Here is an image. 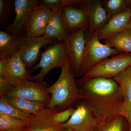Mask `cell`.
I'll return each instance as SVG.
<instances>
[{
	"instance_id": "25",
	"label": "cell",
	"mask_w": 131,
	"mask_h": 131,
	"mask_svg": "<svg viewBox=\"0 0 131 131\" xmlns=\"http://www.w3.org/2000/svg\"><path fill=\"white\" fill-rule=\"evenodd\" d=\"M108 20L115 15L124 11L131 5V1L125 0L101 1Z\"/></svg>"
},
{
	"instance_id": "21",
	"label": "cell",
	"mask_w": 131,
	"mask_h": 131,
	"mask_svg": "<svg viewBox=\"0 0 131 131\" xmlns=\"http://www.w3.org/2000/svg\"><path fill=\"white\" fill-rule=\"evenodd\" d=\"M113 79L119 87L124 101L131 103V65Z\"/></svg>"
},
{
	"instance_id": "31",
	"label": "cell",
	"mask_w": 131,
	"mask_h": 131,
	"mask_svg": "<svg viewBox=\"0 0 131 131\" xmlns=\"http://www.w3.org/2000/svg\"><path fill=\"white\" fill-rule=\"evenodd\" d=\"M8 65L7 58H0V76L3 75L6 71Z\"/></svg>"
},
{
	"instance_id": "11",
	"label": "cell",
	"mask_w": 131,
	"mask_h": 131,
	"mask_svg": "<svg viewBox=\"0 0 131 131\" xmlns=\"http://www.w3.org/2000/svg\"><path fill=\"white\" fill-rule=\"evenodd\" d=\"M78 8L82 9L86 15L89 32H98L108 20L100 0H81Z\"/></svg>"
},
{
	"instance_id": "15",
	"label": "cell",
	"mask_w": 131,
	"mask_h": 131,
	"mask_svg": "<svg viewBox=\"0 0 131 131\" xmlns=\"http://www.w3.org/2000/svg\"><path fill=\"white\" fill-rule=\"evenodd\" d=\"M62 15L68 35L89 27L88 18L81 8L64 7L62 10Z\"/></svg>"
},
{
	"instance_id": "6",
	"label": "cell",
	"mask_w": 131,
	"mask_h": 131,
	"mask_svg": "<svg viewBox=\"0 0 131 131\" xmlns=\"http://www.w3.org/2000/svg\"><path fill=\"white\" fill-rule=\"evenodd\" d=\"M74 112L67 122L62 124L64 129L74 131H95L100 125L93 109L83 100L76 103Z\"/></svg>"
},
{
	"instance_id": "16",
	"label": "cell",
	"mask_w": 131,
	"mask_h": 131,
	"mask_svg": "<svg viewBox=\"0 0 131 131\" xmlns=\"http://www.w3.org/2000/svg\"><path fill=\"white\" fill-rule=\"evenodd\" d=\"M59 111L56 108L47 107L39 114L34 115L28 125L29 131H61L64 129L62 124H55L52 121L54 114Z\"/></svg>"
},
{
	"instance_id": "22",
	"label": "cell",
	"mask_w": 131,
	"mask_h": 131,
	"mask_svg": "<svg viewBox=\"0 0 131 131\" xmlns=\"http://www.w3.org/2000/svg\"><path fill=\"white\" fill-rule=\"evenodd\" d=\"M0 113L9 115L21 120L26 123L28 126L34 115L23 112L12 106L7 102L5 96L1 97L0 99Z\"/></svg>"
},
{
	"instance_id": "5",
	"label": "cell",
	"mask_w": 131,
	"mask_h": 131,
	"mask_svg": "<svg viewBox=\"0 0 131 131\" xmlns=\"http://www.w3.org/2000/svg\"><path fill=\"white\" fill-rule=\"evenodd\" d=\"M131 65V53L122 52L99 62L82 77L114 79Z\"/></svg>"
},
{
	"instance_id": "7",
	"label": "cell",
	"mask_w": 131,
	"mask_h": 131,
	"mask_svg": "<svg viewBox=\"0 0 131 131\" xmlns=\"http://www.w3.org/2000/svg\"><path fill=\"white\" fill-rule=\"evenodd\" d=\"M48 84L44 82L27 81L14 86H11L5 96L17 97L38 102L47 105L51 95L48 92Z\"/></svg>"
},
{
	"instance_id": "29",
	"label": "cell",
	"mask_w": 131,
	"mask_h": 131,
	"mask_svg": "<svg viewBox=\"0 0 131 131\" xmlns=\"http://www.w3.org/2000/svg\"><path fill=\"white\" fill-rule=\"evenodd\" d=\"M119 114L126 119L131 129V103L124 101L120 107Z\"/></svg>"
},
{
	"instance_id": "1",
	"label": "cell",
	"mask_w": 131,
	"mask_h": 131,
	"mask_svg": "<svg viewBox=\"0 0 131 131\" xmlns=\"http://www.w3.org/2000/svg\"><path fill=\"white\" fill-rule=\"evenodd\" d=\"M82 100L93 109L100 125L113 119L119 114L120 107L124 101L119 87L113 79L103 78L76 80Z\"/></svg>"
},
{
	"instance_id": "13",
	"label": "cell",
	"mask_w": 131,
	"mask_h": 131,
	"mask_svg": "<svg viewBox=\"0 0 131 131\" xmlns=\"http://www.w3.org/2000/svg\"><path fill=\"white\" fill-rule=\"evenodd\" d=\"M131 18V5L125 9L112 16L97 32L99 40H104L127 28Z\"/></svg>"
},
{
	"instance_id": "35",
	"label": "cell",
	"mask_w": 131,
	"mask_h": 131,
	"mask_svg": "<svg viewBox=\"0 0 131 131\" xmlns=\"http://www.w3.org/2000/svg\"><path fill=\"white\" fill-rule=\"evenodd\" d=\"M130 131H131V129H130Z\"/></svg>"
},
{
	"instance_id": "10",
	"label": "cell",
	"mask_w": 131,
	"mask_h": 131,
	"mask_svg": "<svg viewBox=\"0 0 131 131\" xmlns=\"http://www.w3.org/2000/svg\"><path fill=\"white\" fill-rule=\"evenodd\" d=\"M56 41L55 39L43 35L31 37L25 36L23 43L17 52L27 69L28 70L36 65L40 49L42 47L46 45L53 44Z\"/></svg>"
},
{
	"instance_id": "34",
	"label": "cell",
	"mask_w": 131,
	"mask_h": 131,
	"mask_svg": "<svg viewBox=\"0 0 131 131\" xmlns=\"http://www.w3.org/2000/svg\"><path fill=\"white\" fill-rule=\"evenodd\" d=\"M61 131H74L73 130H66V129H64V130H62Z\"/></svg>"
},
{
	"instance_id": "14",
	"label": "cell",
	"mask_w": 131,
	"mask_h": 131,
	"mask_svg": "<svg viewBox=\"0 0 131 131\" xmlns=\"http://www.w3.org/2000/svg\"><path fill=\"white\" fill-rule=\"evenodd\" d=\"M51 10L38 6L32 13L27 27L25 36L28 37L43 36L51 14Z\"/></svg>"
},
{
	"instance_id": "33",
	"label": "cell",
	"mask_w": 131,
	"mask_h": 131,
	"mask_svg": "<svg viewBox=\"0 0 131 131\" xmlns=\"http://www.w3.org/2000/svg\"><path fill=\"white\" fill-rule=\"evenodd\" d=\"M127 28H131V18L130 19V21H129V24L127 26Z\"/></svg>"
},
{
	"instance_id": "23",
	"label": "cell",
	"mask_w": 131,
	"mask_h": 131,
	"mask_svg": "<svg viewBox=\"0 0 131 131\" xmlns=\"http://www.w3.org/2000/svg\"><path fill=\"white\" fill-rule=\"evenodd\" d=\"M28 128L26 123L9 115L0 113V131L23 130Z\"/></svg>"
},
{
	"instance_id": "19",
	"label": "cell",
	"mask_w": 131,
	"mask_h": 131,
	"mask_svg": "<svg viewBox=\"0 0 131 131\" xmlns=\"http://www.w3.org/2000/svg\"><path fill=\"white\" fill-rule=\"evenodd\" d=\"M105 44L119 52L131 53V29L127 28L104 39Z\"/></svg>"
},
{
	"instance_id": "30",
	"label": "cell",
	"mask_w": 131,
	"mask_h": 131,
	"mask_svg": "<svg viewBox=\"0 0 131 131\" xmlns=\"http://www.w3.org/2000/svg\"><path fill=\"white\" fill-rule=\"evenodd\" d=\"M11 86L3 78L0 77V96H5V94L11 88Z\"/></svg>"
},
{
	"instance_id": "4",
	"label": "cell",
	"mask_w": 131,
	"mask_h": 131,
	"mask_svg": "<svg viewBox=\"0 0 131 131\" xmlns=\"http://www.w3.org/2000/svg\"><path fill=\"white\" fill-rule=\"evenodd\" d=\"M97 33V32L91 33L88 31L86 35V46L80 73L81 77L103 59L122 53L101 43Z\"/></svg>"
},
{
	"instance_id": "26",
	"label": "cell",
	"mask_w": 131,
	"mask_h": 131,
	"mask_svg": "<svg viewBox=\"0 0 131 131\" xmlns=\"http://www.w3.org/2000/svg\"><path fill=\"white\" fill-rule=\"evenodd\" d=\"M13 2L8 0H0V22L6 24L9 20L12 15Z\"/></svg>"
},
{
	"instance_id": "18",
	"label": "cell",
	"mask_w": 131,
	"mask_h": 131,
	"mask_svg": "<svg viewBox=\"0 0 131 131\" xmlns=\"http://www.w3.org/2000/svg\"><path fill=\"white\" fill-rule=\"evenodd\" d=\"M25 36L10 35L5 31H1L0 58L7 57L18 51L23 43Z\"/></svg>"
},
{
	"instance_id": "24",
	"label": "cell",
	"mask_w": 131,
	"mask_h": 131,
	"mask_svg": "<svg viewBox=\"0 0 131 131\" xmlns=\"http://www.w3.org/2000/svg\"><path fill=\"white\" fill-rule=\"evenodd\" d=\"M130 127L126 119L121 115L100 126L95 131H130Z\"/></svg>"
},
{
	"instance_id": "3",
	"label": "cell",
	"mask_w": 131,
	"mask_h": 131,
	"mask_svg": "<svg viewBox=\"0 0 131 131\" xmlns=\"http://www.w3.org/2000/svg\"><path fill=\"white\" fill-rule=\"evenodd\" d=\"M69 66V59L65 42L57 41L41 54L39 62L32 68L33 71L40 68V71L37 75L32 76L31 81L43 82L45 76L52 70Z\"/></svg>"
},
{
	"instance_id": "28",
	"label": "cell",
	"mask_w": 131,
	"mask_h": 131,
	"mask_svg": "<svg viewBox=\"0 0 131 131\" xmlns=\"http://www.w3.org/2000/svg\"><path fill=\"white\" fill-rule=\"evenodd\" d=\"M38 6L52 10L54 9L62 10L61 0H41Z\"/></svg>"
},
{
	"instance_id": "12",
	"label": "cell",
	"mask_w": 131,
	"mask_h": 131,
	"mask_svg": "<svg viewBox=\"0 0 131 131\" xmlns=\"http://www.w3.org/2000/svg\"><path fill=\"white\" fill-rule=\"evenodd\" d=\"M7 58L8 65L6 71L3 75L0 77L4 78L11 86L31 81L32 76L21 61L18 52Z\"/></svg>"
},
{
	"instance_id": "32",
	"label": "cell",
	"mask_w": 131,
	"mask_h": 131,
	"mask_svg": "<svg viewBox=\"0 0 131 131\" xmlns=\"http://www.w3.org/2000/svg\"><path fill=\"white\" fill-rule=\"evenodd\" d=\"M6 131H29L28 129H25V130H8Z\"/></svg>"
},
{
	"instance_id": "9",
	"label": "cell",
	"mask_w": 131,
	"mask_h": 131,
	"mask_svg": "<svg viewBox=\"0 0 131 131\" xmlns=\"http://www.w3.org/2000/svg\"><path fill=\"white\" fill-rule=\"evenodd\" d=\"M15 17L13 22L6 28L5 32L16 36H25L27 23L32 13L38 5L37 0H15Z\"/></svg>"
},
{
	"instance_id": "27",
	"label": "cell",
	"mask_w": 131,
	"mask_h": 131,
	"mask_svg": "<svg viewBox=\"0 0 131 131\" xmlns=\"http://www.w3.org/2000/svg\"><path fill=\"white\" fill-rule=\"evenodd\" d=\"M75 111V108L72 107L66 110L57 112L52 116V121L56 124H63L70 119Z\"/></svg>"
},
{
	"instance_id": "20",
	"label": "cell",
	"mask_w": 131,
	"mask_h": 131,
	"mask_svg": "<svg viewBox=\"0 0 131 131\" xmlns=\"http://www.w3.org/2000/svg\"><path fill=\"white\" fill-rule=\"evenodd\" d=\"M5 97L9 105L18 110L29 114L36 115L39 114L47 107V105L42 102L17 97Z\"/></svg>"
},
{
	"instance_id": "2",
	"label": "cell",
	"mask_w": 131,
	"mask_h": 131,
	"mask_svg": "<svg viewBox=\"0 0 131 131\" xmlns=\"http://www.w3.org/2000/svg\"><path fill=\"white\" fill-rule=\"evenodd\" d=\"M75 75L69 66L61 68L56 81L47 89L51 99L47 107L59 111L72 107L83 98L75 79Z\"/></svg>"
},
{
	"instance_id": "17",
	"label": "cell",
	"mask_w": 131,
	"mask_h": 131,
	"mask_svg": "<svg viewBox=\"0 0 131 131\" xmlns=\"http://www.w3.org/2000/svg\"><path fill=\"white\" fill-rule=\"evenodd\" d=\"M51 12L43 36L55 39L57 41H64L68 33L64 24L62 10L54 9Z\"/></svg>"
},
{
	"instance_id": "8",
	"label": "cell",
	"mask_w": 131,
	"mask_h": 131,
	"mask_svg": "<svg viewBox=\"0 0 131 131\" xmlns=\"http://www.w3.org/2000/svg\"><path fill=\"white\" fill-rule=\"evenodd\" d=\"M88 27L67 35L64 41L69 59L70 68L75 76L80 77L83 59L86 46L85 31Z\"/></svg>"
}]
</instances>
